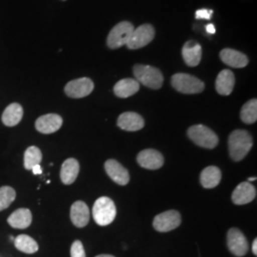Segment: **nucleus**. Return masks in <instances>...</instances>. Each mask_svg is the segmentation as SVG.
<instances>
[{
    "label": "nucleus",
    "instance_id": "nucleus-21",
    "mask_svg": "<svg viewBox=\"0 0 257 257\" xmlns=\"http://www.w3.org/2000/svg\"><path fill=\"white\" fill-rule=\"evenodd\" d=\"M33 220L32 212L29 209L21 208L17 211H14L9 217H8V223L10 226L19 229V230H24L30 227Z\"/></svg>",
    "mask_w": 257,
    "mask_h": 257
},
{
    "label": "nucleus",
    "instance_id": "nucleus-20",
    "mask_svg": "<svg viewBox=\"0 0 257 257\" xmlns=\"http://www.w3.org/2000/svg\"><path fill=\"white\" fill-rule=\"evenodd\" d=\"M80 166L76 159L68 158L65 160L60 170V178L62 183L65 185H71L76 180L79 174Z\"/></svg>",
    "mask_w": 257,
    "mask_h": 257
},
{
    "label": "nucleus",
    "instance_id": "nucleus-14",
    "mask_svg": "<svg viewBox=\"0 0 257 257\" xmlns=\"http://www.w3.org/2000/svg\"><path fill=\"white\" fill-rule=\"evenodd\" d=\"M256 196V189L249 182H242L231 194V200L235 205H246L253 201Z\"/></svg>",
    "mask_w": 257,
    "mask_h": 257
},
{
    "label": "nucleus",
    "instance_id": "nucleus-19",
    "mask_svg": "<svg viewBox=\"0 0 257 257\" xmlns=\"http://www.w3.org/2000/svg\"><path fill=\"white\" fill-rule=\"evenodd\" d=\"M235 84L234 74L228 69L221 71L215 80V89L221 95H230Z\"/></svg>",
    "mask_w": 257,
    "mask_h": 257
},
{
    "label": "nucleus",
    "instance_id": "nucleus-2",
    "mask_svg": "<svg viewBox=\"0 0 257 257\" xmlns=\"http://www.w3.org/2000/svg\"><path fill=\"white\" fill-rule=\"evenodd\" d=\"M134 74L138 83L153 90H158L164 82V76L159 69L149 65H135Z\"/></svg>",
    "mask_w": 257,
    "mask_h": 257
},
{
    "label": "nucleus",
    "instance_id": "nucleus-7",
    "mask_svg": "<svg viewBox=\"0 0 257 257\" xmlns=\"http://www.w3.org/2000/svg\"><path fill=\"white\" fill-rule=\"evenodd\" d=\"M156 36V30L151 24H143L134 30L131 38L128 40V47L130 50H137L147 46L151 43Z\"/></svg>",
    "mask_w": 257,
    "mask_h": 257
},
{
    "label": "nucleus",
    "instance_id": "nucleus-26",
    "mask_svg": "<svg viewBox=\"0 0 257 257\" xmlns=\"http://www.w3.org/2000/svg\"><path fill=\"white\" fill-rule=\"evenodd\" d=\"M241 120L245 124H253L257 120V100L255 98L245 103L240 111Z\"/></svg>",
    "mask_w": 257,
    "mask_h": 257
},
{
    "label": "nucleus",
    "instance_id": "nucleus-36",
    "mask_svg": "<svg viewBox=\"0 0 257 257\" xmlns=\"http://www.w3.org/2000/svg\"><path fill=\"white\" fill-rule=\"evenodd\" d=\"M63 1H65V0H63Z\"/></svg>",
    "mask_w": 257,
    "mask_h": 257
},
{
    "label": "nucleus",
    "instance_id": "nucleus-8",
    "mask_svg": "<svg viewBox=\"0 0 257 257\" xmlns=\"http://www.w3.org/2000/svg\"><path fill=\"white\" fill-rule=\"evenodd\" d=\"M181 224V215L180 213L175 210L164 211L162 213L157 214L153 226L155 230L159 232H168L178 228Z\"/></svg>",
    "mask_w": 257,
    "mask_h": 257
},
{
    "label": "nucleus",
    "instance_id": "nucleus-29",
    "mask_svg": "<svg viewBox=\"0 0 257 257\" xmlns=\"http://www.w3.org/2000/svg\"><path fill=\"white\" fill-rule=\"evenodd\" d=\"M71 257H86V252L81 241L75 240L72 244Z\"/></svg>",
    "mask_w": 257,
    "mask_h": 257
},
{
    "label": "nucleus",
    "instance_id": "nucleus-1",
    "mask_svg": "<svg viewBox=\"0 0 257 257\" xmlns=\"http://www.w3.org/2000/svg\"><path fill=\"white\" fill-rule=\"evenodd\" d=\"M228 144L230 158L238 162L248 155L253 145V140L248 131L235 130L230 134Z\"/></svg>",
    "mask_w": 257,
    "mask_h": 257
},
{
    "label": "nucleus",
    "instance_id": "nucleus-34",
    "mask_svg": "<svg viewBox=\"0 0 257 257\" xmlns=\"http://www.w3.org/2000/svg\"><path fill=\"white\" fill-rule=\"evenodd\" d=\"M95 257H115L113 256V255H111V254H99V255H97V256Z\"/></svg>",
    "mask_w": 257,
    "mask_h": 257
},
{
    "label": "nucleus",
    "instance_id": "nucleus-13",
    "mask_svg": "<svg viewBox=\"0 0 257 257\" xmlns=\"http://www.w3.org/2000/svg\"><path fill=\"white\" fill-rule=\"evenodd\" d=\"M105 171L110 179L118 185L126 186L130 181L128 170L114 159H109L105 162Z\"/></svg>",
    "mask_w": 257,
    "mask_h": 257
},
{
    "label": "nucleus",
    "instance_id": "nucleus-24",
    "mask_svg": "<svg viewBox=\"0 0 257 257\" xmlns=\"http://www.w3.org/2000/svg\"><path fill=\"white\" fill-rule=\"evenodd\" d=\"M221 177L220 169L215 166H210L203 170L200 175V183L206 189H212L220 183Z\"/></svg>",
    "mask_w": 257,
    "mask_h": 257
},
{
    "label": "nucleus",
    "instance_id": "nucleus-30",
    "mask_svg": "<svg viewBox=\"0 0 257 257\" xmlns=\"http://www.w3.org/2000/svg\"><path fill=\"white\" fill-rule=\"evenodd\" d=\"M213 12L212 10L200 9L197 10L195 13V19H208L210 20L211 19Z\"/></svg>",
    "mask_w": 257,
    "mask_h": 257
},
{
    "label": "nucleus",
    "instance_id": "nucleus-10",
    "mask_svg": "<svg viewBox=\"0 0 257 257\" xmlns=\"http://www.w3.org/2000/svg\"><path fill=\"white\" fill-rule=\"evenodd\" d=\"M227 245L230 252L237 257L246 255L248 251V243L244 233L236 228L228 230Z\"/></svg>",
    "mask_w": 257,
    "mask_h": 257
},
{
    "label": "nucleus",
    "instance_id": "nucleus-25",
    "mask_svg": "<svg viewBox=\"0 0 257 257\" xmlns=\"http://www.w3.org/2000/svg\"><path fill=\"white\" fill-rule=\"evenodd\" d=\"M15 246L20 251L32 254L38 250L37 241L27 234H20L15 239Z\"/></svg>",
    "mask_w": 257,
    "mask_h": 257
},
{
    "label": "nucleus",
    "instance_id": "nucleus-9",
    "mask_svg": "<svg viewBox=\"0 0 257 257\" xmlns=\"http://www.w3.org/2000/svg\"><path fill=\"white\" fill-rule=\"evenodd\" d=\"M93 89L94 84L92 79L88 77H82L67 83L64 92L71 98H83L91 94Z\"/></svg>",
    "mask_w": 257,
    "mask_h": 257
},
{
    "label": "nucleus",
    "instance_id": "nucleus-16",
    "mask_svg": "<svg viewBox=\"0 0 257 257\" xmlns=\"http://www.w3.org/2000/svg\"><path fill=\"white\" fill-rule=\"evenodd\" d=\"M182 56L189 67H196L202 58V48L195 40H189L182 48Z\"/></svg>",
    "mask_w": 257,
    "mask_h": 257
},
{
    "label": "nucleus",
    "instance_id": "nucleus-22",
    "mask_svg": "<svg viewBox=\"0 0 257 257\" xmlns=\"http://www.w3.org/2000/svg\"><path fill=\"white\" fill-rule=\"evenodd\" d=\"M140 85L138 80L134 78L121 79L113 87L114 94L120 98H127L139 91Z\"/></svg>",
    "mask_w": 257,
    "mask_h": 257
},
{
    "label": "nucleus",
    "instance_id": "nucleus-28",
    "mask_svg": "<svg viewBox=\"0 0 257 257\" xmlns=\"http://www.w3.org/2000/svg\"><path fill=\"white\" fill-rule=\"evenodd\" d=\"M17 193L15 189L10 186H3L0 188V211L9 208L10 205L16 200Z\"/></svg>",
    "mask_w": 257,
    "mask_h": 257
},
{
    "label": "nucleus",
    "instance_id": "nucleus-23",
    "mask_svg": "<svg viewBox=\"0 0 257 257\" xmlns=\"http://www.w3.org/2000/svg\"><path fill=\"white\" fill-rule=\"evenodd\" d=\"M23 108L19 103H12L2 113V122L7 127L17 126L23 117Z\"/></svg>",
    "mask_w": 257,
    "mask_h": 257
},
{
    "label": "nucleus",
    "instance_id": "nucleus-27",
    "mask_svg": "<svg viewBox=\"0 0 257 257\" xmlns=\"http://www.w3.org/2000/svg\"><path fill=\"white\" fill-rule=\"evenodd\" d=\"M42 161V153L39 148L31 146L28 148L24 154V168L26 170H32L34 166L40 165Z\"/></svg>",
    "mask_w": 257,
    "mask_h": 257
},
{
    "label": "nucleus",
    "instance_id": "nucleus-35",
    "mask_svg": "<svg viewBox=\"0 0 257 257\" xmlns=\"http://www.w3.org/2000/svg\"><path fill=\"white\" fill-rule=\"evenodd\" d=\"M254 180H256V177H250V178H248V181H254Z\"/></svg>",
    "mask_w": 257,
    "mask_h": 257
},
{
    "label": "nucleus",
    "instance_id": "nucleus-31",
    "mask_svg": "<svg viewBox=\"0 0 257 257\" xmlns=\"http://www.w3.org/2000/svg\"><path fill=\"white\" fill-rule=\"evenodd\" d=\"M206 31H207V33L208 34H210V35H214L215 33H216V29L214 27V25L213 24H208L207 26H206Z\"/></svg>",
    "mask_w": 257,
    "mask_h": 257
},
{
    "label": "nucleus",
    "instance_id": "nucleus-33",
    "mask_svg": "<svg viewBox=\"0 0 257 257\" xmlns=\"http://www.w3.org/2000/svg\"><path fill=\"white\" fill-rule=\"evenodd\" d=\"M252 252L253 254L256 256L257 255V239L255 238L253 240V243H252Z\"/></svg>",
    "mask_w": 257,
    "mask_h": 257
},
{
    "label": "nucleus",
    "instance_id": "nucleus-32",
    "mask_svg": "<svg viewBox=\"0 0 257 257\" xmlns=\"http://www.w3.org/2000/svg\"><path fill=\"white\" fill-rule=\"evenodd\" d=\"M32 171H33L34 175H41L42 174V169H41L40 165L34 166L32 168Z\"/></svg>",
    "mask_w": 257,
    "mask_h": 257
},
{
    "label": "nucleus",
    "instance_id": "nucleus-3",
    "mask_svg": "<svg viewBox=\"0 0 257 257\" xmlns=\"http://www.w3.org/2000/svg\"><path fill=\"white\" fill-rule=\"evenodd\" d=\"M116 216V207L114 202L106 196L99 197L93 204L92 217L99 226H108Z\"/></svg>",
    "mask_w": 257,
    "mask_h": 257
},
{
    "label": "nucleus",
    "instance_id": "nucleus-15",
    "mask_svg": "<svg viewBox=\"0 0 257 257\" xmlns=\"http://www.w3.org/2000/svg\"><path fill=\"white\" fill-rule=\"evenodd\" d=\"M117 126L127 132H137L144 128L145 121L143 117L134 111H126L121 113L117 119Z\"/></svg>",
    "mask_w": 257,
    "mask_h": 257
},
{
    "label": "nucleus",
    "instance_id": "nucleus-12",
    "mask_svg": "<svg viewBox=\"0 0 257 257\" xmlns=\"http://www.w3.org/2000/svg\"><path fill=\"white\" fill-rule=\"evenodd\" d=\"M63 119L56 113H48L37 118L36 121V128L39 133L44 135H50L57 132L61 128Z\"/></svg>",
    "mask_w": 257,
    "mask_h": 257
},
{
    "label": "nucleus",
    "instance_id": "nucleus-5",
    "mask_svg": "<svg viewBox=\"0 0 257 257\" xmlns=\"http://www.w3.org/2000/svg\"><path fill=\"white\" fill-rule=\"evenodd\" d=\"M172 86L177 92L185 94L200 93L205 89V84L197 77L188 74H175L172 76Z\"/></svg>",
    "mask_w": 257,
    "mask_h": 257
},
{
    "label": "nucleus",
    "instance_id": "nucleus-17",
    "mask_svg": "<svg viewBox=\"0 0 257 257\" xmlns=\"http://www.w3.org/2000/svg\"><path fill=\"white\" fill-rule=\"evenodd\" d=\"M70 217L76 228H84L90 221V210L87 204L83 201H76L71 207Z\"/></svg>",
    "mask_w": 257,
    "mask_h": 257
},
{
    "label": "nucleus",
    "instance_id": "nucleus-18",
    "mask_svg": "<svg viewBox=\"0 0 257 257\" xmlns=\"http://www.w3.org/2000/svg\"><path fill=\"white\" fill-rule=\"evenodd\" d=\"M220 58L223 63L231 68L241 69L248 64V56L232 49H224L220 52Z\"/></svg>",
    "mask_w": 257,
    "mask_h": 257
},
{
    "label": "nucleus",
    "instance_id": "nucleus-11",
    "mask_svg": "<svg viewBox=\"0 0 257 257\" xmlns=\"http://www.w3.org/2000/svg\"><path fill=\"white\" fill-rule=\"evenodd\" d=\"M138 163L147 170H158L164 165L162 154L155 149H147L138 154Z\"/></svg>",
    "mask_w": 257,
    "mask_h": 257
},
{
    "label": "nucleus",
    "instance_id": "nucleus-6",
    "mask_svg": "<svg viewBox=\"0 0 257 257\" xmlns=\"http://www.w3.org/2000/svg\"><path fill=\"white\" fill-rule=\"evenodd\" d=\"M135 30L134 25L128 21H122L110 30L107 37V45L110 49H118L128 44L131 36Z\"/></svg>",
    "mask_w": 257,
    "mask_h": 257
},
{
    "label": "nucleus",
    "instance_id": "nucleus-4",
    "mask_svg": "<svg viewBox=\"0 0 257 257\" xmlns=\"http://www.w3.org/2000/svg\"><path fill=\"white\" fill-rule=\"evenodd\" d=\"M187 135L193 143L205 149H214L219 142L218 137L215 135V133L201 124L190 127Z\"/></svg>",
    "mask_w": 257,
    "mask_h": 257
}]
</instances>
